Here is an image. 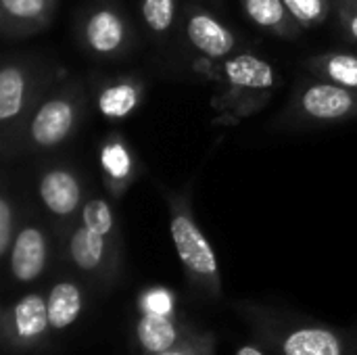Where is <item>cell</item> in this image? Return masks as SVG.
Returning <instances> with one entry per match:
<instances>
[{
    "label": "cell",
    "instance_id": "cell-1",
    "mask_svg": "<svg viewBox=\"0 0 357 355\" xmlns=\"http://www.w3.org/2000/svg\"><path fill=\"white\" fill-rule=\"evenodd\" d=\"M234 310L272 355H357L356 328H339L255 301H238Z\"/></svg>",
    "mask_w": 357,
    "mask_h": 355
},
{
    "label": "cell",
    "instance_id": "cell-2",
    "mask_svg": "<svg viewBox=\"0 0 357 355\" xmlns=\"http://www.w3.org/2000/svg\"><path fill=\"white\" fill-rule=\"evenodd\" d=\"M132 345L136 355H215L218 339L178 312L169 291L149 289L136 305Z\"/></svg>",
    "mask_w": 357,
    "mask_h": 355
},
{
    "label": "cell",
    "instance_id": "cell-3",
    "mask_svg": "<svg viewBox=\"0 0 357 355\" xmlns=\"http://www.w3.org/2000/svg\"><path fill=\"white\" fill-rule=\"evenodd\" d=\"M169 234L188 285L205 299L220 301L224 295L218 255L195 220L188 195L169 192Z\"/></svg>",
    "mask_w": 357,
    "mask_h": 355
},
{
    "label": "cell",
    "instance_id": "cell-4",
    "mask_svg": "<svg viewBox=\"0 0 357 355\" xmlns=\"http://www.w3.org/2000/svg\"><path fill=\"white\" fill-rule=\"evenodd\" d=\"M222 77L224 92L220 96V107L228 111L230 117L238 119L259 111L278 84L272 63L253 52L228 56L222 65Z\"/></svg>",
    "mask_w": 357,
    "mask_h": 355
},
{
    "label": "cell",
    "instance_id": "cell-5",
    "mask_svg": "<svg viewBox=\"0 0 357 355\" xmlns=\"http://www.w3.org/2000/svg\"><path fill=\"white\" fill-rule=\"evenodd\" d=\"M2 349L6 355H36L52 337L48 299L42 291H27L2 310Z\"/></svg>",
    "mask_w": 357,
    "mask_h": 355
},
{
    "label": "cell",
    "instance_id": "cell-6",
    "mask_svg": "<svg viewBox=\"0 0 357 355\" xmlns=\"http://www.w3.org/2000/svg\"><path fill=\"white\" fill-rule=\"evenodd\" d=\"M67 262L92 289L109 291L121 272V241L98 234L82 222L67 239Z\"/></svg>",
    "mask_w": 357,
    "mask_h": 355
},
{
    "label": "cell",
    "instance_id": "cell-7",
    "mask_svg": "<svg viewBox=\"0 0 357 355\" xmlns=\"http://www.w3.org/2000/svg\"><path fill=\"white\" fill-rule=\"evenodd\" d=\"M84 111V100L77 90H59L44 98L31 117H27L23 130V144L27 151H50L67 142Z\"/></svg>",
    "mask_w": 357,
    "mask_h": 355
},
{
    "label": "cell",
    "instance_id": "cell-8",
    "mask_svg": "<svg viewBox=\"0 0 357 355\" xmlns=\"http://www.w3.org/2000/svg\"><path fill=\"white\" fill-rule=\"evenodd\" d=\"M289 113L301 123L345 121L357 117V92L318 77L297 90Z\"/></svg>",
    "mask_w": 357,
    "mask_h": 355
},
{
    "label": "cell",
    "instance_id": "cell-9",
    "mask_svg": "<svg viewBox=\"0 0 357 355\" xmlns=\"http://www.w3.org/2000/svg\"><path fill=\"white\" fill-rule=\"evenodd\" d=\"M36 98V73L21 61H6L0 69V123L2 146L6 151L8 140L23 136L25 115Z\"/></svg>",
    "mask_w": 357,
    "mask_h": 355
},
{
    "label": "cell",
    "instance_id": "cell-10",
    "mask_svg": "<svg viewBox=\"0 0 357 355\" xmlns=\"http://www.w3.org/2000/svg\"><path fill=\"white\" fill-rule=\"evenodd\" d=\"M48 262H50V241L46 232L36 224L21 226L6 257L10 282L17 287H27L38 282L48 270Z\"/></svg>",
    "mask_w": 357,
    "mask_h": 355
},
{
    "label": "cell",
    "instance_id": "cell-11",
    "mask_svg": "<svg viewBox=\"0 0 357 355\" xmlns=\"http://www.w3.org/2000/svg\"><path fill=\"white\" fill-rule=\"evenodd\" d=\"M84 46L98 56H117L132 42V27L128 19L111 4L94 8L82 27Z\"/></svg>",
    "mask_w": 357,
    "mask_h": 355
},
{
    "label": "cell",
    "instance_id": "cell-12",
    "mask_svg": "<svg viewBox=\"0 0 357 355\" xmlns=\"http://www.w3.org/2000/svg\"><path fill=\"white\" fill-rule=\"evenodd\" d=\"M46 299L52 335H63L73 328L88 310V285L79 276H63L50 285Z\"/></svg>",
    "mask_w": 357,
    "mask_h": 355
},
{
    "label": "cell",
    "instance_id": "cell-13",
    "mask_svg": "<svg viewBox=\"0 0 357 355\" xmlns=\"http://www.w3.org/2000/svg\"><path fill=\"white\" fill-rule=\"evenodd\" d=\"M186 38L197 52L218 61L228 59L236 48V36L218 17L207 10L195 8L186 21Z\"/></svg>",
    "mask_w": 357,
    "mask_h": 355
},
{
    "label": "cell",
    "instance_id": "cell-14",
    "mask_svg": "<svg viewBox=\"0 0 357 355\" xmlns=\"http://www.w3.org/2000/svg\"><path fill=\"white\" fill-rule=\"evenodd\" d=\"M56 0H0V31L4 38H27L46 29Z\"/></svg>",
    "mask_w": 357,
    "mask_h": 355
},
{
    "label": "cell",
    "instance_id": "cell-15",
    "mask_svg": "<svg viewBox=\"0 0 357 355\" xmlns=\"http://www.w3.org/2000/svg\"><path fill=\"white\" fill-rule=\"evenodd\" d=\"M38 195L56 218H71L82 207V184L69 167H52L42 174Z\"/></svg>",
    "mask_w": 357,
    "mask_h": 355
},
{
    "label": "cell",
    "instance_id": "cell-16",
    "mask_svg": "<svg viewBox=\"0 0 357 355\" xmlns=\"http://www.w3.org/2000/svg\"><path fill=\"white\" fill-rule=\"evenodd\" d=\"M142 94H144V86L140 80L134 77L111 80L98 90L96 109L105 119L121 121L138 109Z\"/></svg>",
    "mask_w": 357,
    "mask_h": 355
},
{
    "label": "cell",
    "instance_id": "cell-17",
    "mask_svg": "<svg viewBox=\"0 0 357 355\" xmlns=\"http://www.w3.org/2000/svg\"><path fill=\"white\" fill-rule=\"evenodd\" d=\"M243 8L251 23L280 38H295L303 29L287 8L284 0H243Z\"/></svg>",
    "mask_w": 357,
    "mask_h": 355
},
{
    "label": "cell",
    "instance_id": "cell-18",
    "mask_svg": "<svg viewBox=\"0 0 357 355\" xmlns=\"http://www.w3.org/2000/svg\"><path fill=\"white\" fill-rule=\"evenodd\" d=\"M100 165L113 197H121V192L130 186L134 178V157L130 149L119 138H109L100 151Z\"/></svg>",
    "mask_w": 357,
    "mask_h": 355
},
{
    "label": "cell",
    "instance_id": "cell-19",
    "mask_svg": "<svg viewBox=\"0 0 357 355\" xmlns=\"http://www.w3.org/2000/svg\"><path fill=\"white\" fill-rule=\"evenodd\" d=\"M305 65L320 80L345 86V88L357 92V52L331 50V52L310 59Z\"/></svg>",
    "mask_w": 357,
    "mask_h": 355
},
{
    "label": "cell",
    "instance_id": "cell-20",
    "mask_svg": "<svg viewBox=\"0 0 357 355\" xmlns=\"http://www.w3.org/2000/svg\"><path fill=\"white\" fill-rule=\"evenodd\" d=\"M79 222L86 228H90V230H94L98 234L119 239V228H117V222H115L113 207L102 197H94L90 201H86V205L79 211Z\"/></svg>",
    "mask_w": 357,
    "mask_h": 355
},
{
    "label": "cell",
    "instance_id": "cell-21",
    "mask_svg": "<svg viewBox=\"0 0 357 355\" xmlns=\"http://www.w3.org/2000/svg\"><path fill=\"white\" fill-rule=\"evenodd\" d=\"M140 10L149 31L163 36L176 21V0H140Z\"/></svg>",
    "mask_w": 357,
    "mask_h": 355
},
{
    "label": "cell",
    "instance_id": "cell-22",
    "mask_svg": "<svg viewBox=\"0 0 357 355\" xmlns=\"http://www.w3.org/2000/svg\"><path fill=\"white\" fill-rule=\"evenodd\" d=\"M284 4L295 21L305 29L326 23L333 10V0H284Z\"/></svg>",
    "mask_w": 357,
    "mask_h": 355
},
{
    "label": "cell",
    "instance_id": "cell-23",
    "mask_svg": "<svg viewBox=\"0 0 357 355\" xmlns=\"http://www.w3.org/2000/svg\"><path fill=\"white\" fill-rule=\"evenodd\" d=\"M17 211L8 199V195L4 192L0 197V257L6 262L8 251L13 247V241L17 236Z\"/></svg>",
    "mask_w": 357,
    "mask_h": 355
},
{
    "label": "cell",
    "instance_id": "cell-24",
    "mask_svg": "<svg viewBox=\"0 0 357 355\" xmlns=\"http://www.w3.org/2000/svg\"><path fill=\"white\" fill-rule=\"evenodd\" d=\"M333 8L345 38L357 44V0H333Z\"/></svg>",
    "mask_w": 357,
    "mask_h": 355
},
{
    "label": "cell",
    "instance_id": "cell-25",
    "mask_svg": "<svg viewBox=\"0 0 357 355\" xmlns=\"http://www.w3.org/2000/svg\"><path fill=\"white\" fill-rule=\"evenodd\" d=\"M234 355H272L268 349H264L257 341L255 343H249V345H243Z\"/></svg>",
    "mask_w": 357,
    "mask_h": 355
}]
</instances>
